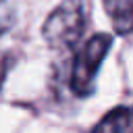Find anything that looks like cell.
Here are the masks:
<instances>
[{"label":"cell","mask_w":133,"mask_h":133,"mask_svg":"<svg viewBox=\"0 0 133 133\" xmlns=\"http://www.w3.org/2000/svg\"><path fill=\"white\" fill-rule=\"evenodd\" d=\"M87 25L83 0H64L60 2L46 19L42 33L46 44L58 54H73L83 39Z\"/></svg>","instance_id":"obj_1"},{"label":"cell","mask_w":133,"mask_h":133,"mask_svg":"<svg viewBox=\"0 0 133 133\" xmlns=\"http://www.w3.org/2000/svg\"><path fill=\"white\" fill-rule=\"evenodd\" d=\"M110 46H112L110 33H96L89 39H85L71 54L66 83H69V89L77 98H87L96 89V75H98L100 64L104 62Z\"/></svg>","instance_id":"obj_2"},{"label":"cell","mask_w":133,"mask_h":133,"mask_svg":"<svg viewBox=\"0 0 133 133\" xmlns=\"http://www.w3.org/2000/svg\"><path fill=\"white\" fill-rule=\"evenodd\" d=\"M91 133H133V104L116 106L106 112Z\"/></svg>","instance_id":"obj_3"},{"label":"cell","mask_w":133,"mask_h":133,"mask_svg":"<svg viewBox=\"0 0 133 133\" xmlns=\"http://www.w3.org/2000/svg\"><path fill=\"white\" fill-rule=\"evenodd\" d=\"M112 29L118 35L133 33V0H104Z\"/></svg>","instance_id":"obj_4"},{"label":"cell","mask_w":133,"mask_h":133,"mask_svg":"<svg viewBox=\"0 0 133 133\" xmlns=\"http://www.w3.org/2000/svg\"><path fill=\"white\" fill-rule=\"evenodd\" d=\"M15 23V10L10 0H0V35H4Z\"/></svg>","instance_id":"obj_5"},{"label":"cell","mask_w":133,"mask_h":133,"mask_svg":"<svg viewBox=\"0 0 133 133\" xmlns=\"http://www.w3.org/2000/svg\"><path fill=\"white\" fill-rule=\"evenodd\" d=\"M10 66H12V56L8 52H0V89L4 85V79L10 71Z\"/></svg>","instance_id":"obj_6"}]
</instances>
